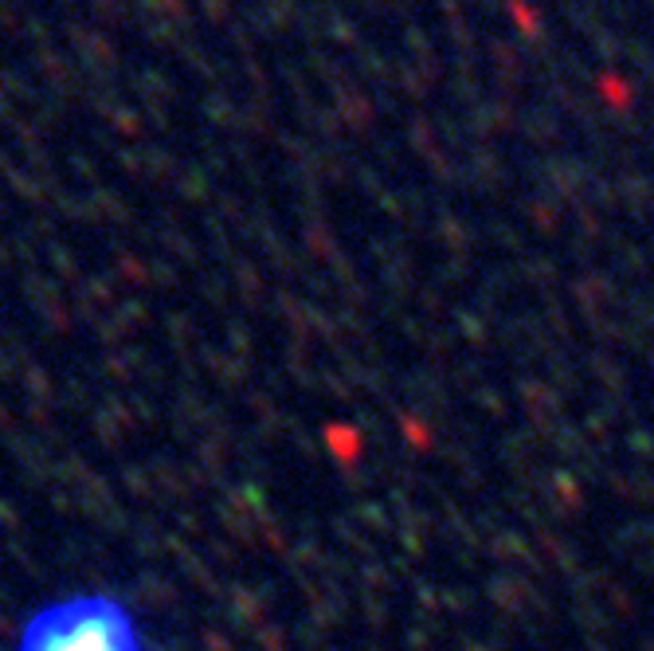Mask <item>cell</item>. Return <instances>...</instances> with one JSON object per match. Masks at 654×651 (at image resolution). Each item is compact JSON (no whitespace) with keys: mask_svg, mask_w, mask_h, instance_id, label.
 Here are the masks:
<instances>
[{"mask_svg":"<svg viewBox=\"0 0 654 651\" xmlns=\"http://www.w3.org/2000/svg\"><path fill=\"white\" fill-rule=\"evenodd\" d=\"M9 651H150V635L114 589H67L20 620Z\"/></svg>","mask_w":654,"mask_h":651,"instance_id":"cell-1","label":"cell"}]
</instances>
